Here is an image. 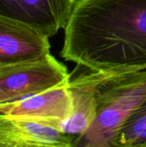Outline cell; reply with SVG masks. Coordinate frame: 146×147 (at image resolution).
Here are the masks:
<instances>
[{
	"label": "cell",
	"mask_w": 146,
	"mask_h": 147,
	"mask_svg": "<svg viewBox=\"0 0 146 147\" xmlns=\"http://www.w3.org/2000/svg\"><path fill=\"white\" fill-rule=\"evenodd\" d=\"M60 56L87 70L146 69V0H75Z\"/></svg>",
	"instance_id": "obj_1"
},
{
	"label": "cell",
	"mask_w": 146,
	"mask_h": 147,
	"mask_svg": "<svg viewBox=\"0 0 146 147\" xmlns=\"http://www.w3.org/2000/svg\"><path fill=\"white\" fill-rule=\"evenodd\" d=\"M146 101V69L108 73L96 90L94 121L73 147H115L124 126Z\"/></svg>",
	"instance_id": "obj_2"
},
{
	"label": "cell",
	"mask_w": 146,
	"mask_h": 147,
	"mask_svg": "<svg viewBox=\"0 0 146 147\" xmlns=\"http://www.w3.org/2000/svg\"><path fill=\"white\" fill-rule=\"evenodd\" d=\"M66 66L51 53L37 59L0 66V104L15 102L68 83Z\"/></svg>",
	"instance_id": "obj_3"
},
{
	"label": "cell",
	"mask_w": 146,
	"mask_h": 147,
	"mask_svg": "<svg viewBox=\"0 0 146 147\" xmlns=\"http://www.w3.org/2000/svg\"><path fill=\"white\" fill-rule=\"evenodd\" d=\"M75 78H71L68 90L71 109L61 121H46L59 127L74 142L86 133L96 114V90L108 73L87 70Z\"/></svg>",
	"instance_id": "obj_4"
},
{
	"label": "cell",
	"mask_w": 146,
	"mask_h": 147,
	"mask_svg": "<svg viewBox=\"0 0 146 147\" xmlns=\"http://www.w3.org/2000/svg\"><path fill=\"white\" fill-rule=\"evenodd\" d=\"M75 0H0V16L52 37L65 28Z\"/></svg>",
	"instance_id": "obj_5"
},
{
	"label": "cell",
	"mask_w": 146,
	"mask_h": 147,
	"mask_svg": "<svg viewBox=\"0 0 146 147\" xmlns=\"http://www.w3.org/2000/svg\"><path fill=\"white\" fill-rule=\"evenodd\" d=\"M49 37L15 20L0 16V66L44 57L50 53Z\"/></svg>",
	"instance_id": "obj_6"
},
{
	"label": "cell",
	"mask_w": 146,
	"mask_h": 147,
	"mask_svg": "<svg viewBox=\"0 0 146 147\" xmlns=\"http://www.w3.org/2000/svg\"><path fill=\"white\" fill-rule=\"evenodd\" d=\"M0 147H73V140L48 121L0 115Z\"/></svg>",
	"instance_id": "obj_7"
},
{
	"label": "cell",
	"mask_w": 146,
	"mask_h": 147,
	"mask_svg": "<svg viewBox=\"0 0 146 147\" xmlns=\"http://www.w3.org/2000/svg\"><path fill=\"white\" fill-rule=\"evenodd\" d=\"M69 82L15 102L0 104V115L37 121H64L71 109Z\"/></svg>",
	"instance_id": "obj_8"
},
{
	"label": "cell",
	"mask_w": 146,
	"mask_h": 147,
	"mask_svg": "<svg viewBox=\"0 0 146 147\" xmlns=\"http://www.w3.org/2000/svg\"><path fill=\"white\" fill-rule=\"evenodd\" d=\"M115 147H146V101L124 126Z\"/></svg>",
	"instance_id": "obj_9"
}]
</instances>
